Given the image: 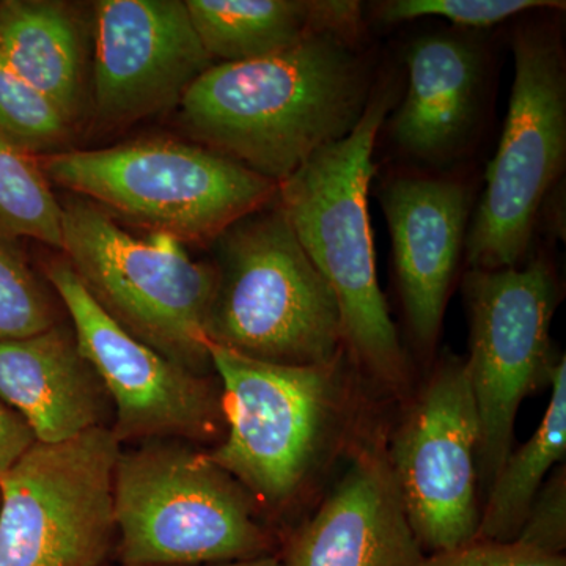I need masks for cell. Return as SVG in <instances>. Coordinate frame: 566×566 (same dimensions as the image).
<instances>
[{"instance_id":"cell-16","label":"cell","mask_w":566,"mask_h":566,"mask_svg":"<svg viewBox=\"0 0 566 566\" xmlns=\"http://www.w3.org/2000/svg\"><path fill=\"white\" fill-rule=\"evenodd\" d=\"M0 400L31 427L36 442L59 444L107 427L111 400L73 327L0 342Z\"/></svg>"},{"instance_id":"cell-3","label":"cell","mask_w":566,"mask_h":566,"mask_svg":"<svg viewBox=\"0 0 566 566\" xmlns=\"http://www.w3.org/2000/svg\"><path fill=\"white\" fill-rule=\"evenodd\" d=\"M256 505L192 444L155 441L122 450L114 472L115 564L219 565L281 554Z\"/></svg>"},{"instance_id":"cell-14","label":"cell","mask_w":566,"mask_h":566,"mask_svg":"<svg viewBox=\"0 0 566 566\" xmlns=\"http://www.w3.org/2000/svg\"><path fill=\"white\" fill-rule=\"evenodd\" d=\"M379 197L406 318L419 345L430 348L464 248L471 193L457 180L401 177L386 185Z\"/></svg>"},{"instance_id":"cell-27","label":"cell","mask_w":566,"mask_h":566,"mask_svg":"<svg viewBox=\"0 0 566 566\" xmlns=\"http://www.w3.org/2000/svg\"><path fill=\"white\" fill-rule=\"evenodd\" d=\"M35 442L28 422L0 400V479Z\"/></svg>"},{"instance_id":"cell-25","label":"cell","mask_w":566,"mask_h":566,"mask_svg":"<svg viewBox=\"0 0 566 566\" xmlns=\"http://www.w3.org/2000/svg\"><path fill=\"white\" fill-rule=\"evenodd\" d=\"M417 566H566L565 554H547L520 543L474 539L468 545L424 554Z\"/></svg>"},{"instance_id":"cell-26","label":"cell","mask_w":566,"mask_h":566,"mask_svg":"<svg viewBox=\"0 0 566 566\" xmlns=\"http://www.w3.org/2000/svg\"><path fill=\"white\" fill-rule=\"evenodd\" d=\"M565 474L542 488L515 542L547 554H564L566 546Z\"/></svg>"},{"instance_id":"cell-21","label":"cell","mask_w":566,"mask_h":566,"mask_svg":"<svg viewBox=\"0 0 566 566\" xmlns=\"http://www.w3.org/2000/svg\"><path fill=\"white\" fill-rule=\"evenodd\" d=\"M0 234L62 249V205L36 156L0 137Z\"/></svg>"},{"instance_id":"cell-28","label":"cell","mask_w":566,"mask_h":566,"mask_svg":"<svg viewBox=\"0 0 566 566\" xmlns=\"http://www.w3.org/2000/svg\"><path fill=\"white\" fill-rule=\"evenodd\" d=\"M106 566H132V565H122L112 564ZM199 566H283L281 554H274V556H264L259 558H252V560H243V562H232V564H219V565H199Z\"/></svg>"},{"instance_id":"cell-15","label":"cell","mask_w":566,"mask_h":566,"mask_svg":"<svg viewBox=\"0 0 566 566\" xmlns=\"http://www.w3.org/2000/svg\"><path fill=\"white\" fill-rule=\"evenodd\" d=\"M423 556L386 453L375 449L356 457L281 549L283 566H417Z\"/></svg>"},{"instance_id":"cell-19","label":"cell","mask_w":566,"mask_h":566,"mask_svg":"<svg viewBox=\"0 0 566 566\" xmlns=\"http://www.w3.org/2000/svg\"><path fill=\"white\" fill-rule=\"evenodd\" d=\"M0 54L77 129L91 107V85L87 32L73 7L54 0H3Z\"/></svg>"},{"instance_id":"cell-17","label":"cell","mask_w":566,"mask_h":566,"mask_svg":"<svg viewBox=\"0 0 566 566\" xmlns=\"http://www.w3.org/2000/svg\"><path fill=\"white\" fill-rule=\"evenodd\" d=\"M408 92L390 122L398 150L446 164L463 150L480 109L483 55L472 40L428 33L406 52Z\"/></svg>"},{"instance_id":"cell-18","label":"cell","mask_w":566,"mask_h":566,"mask_svg":"<svg viewBox=\"0 0 566 566\" xmlns=\"http://www.w3.org/2000/svg\"><path fill=\"white\" fill-rule=\"evenodd\" d=\"M211 61H260L324 32L357 33L360 6L349 0H186Z\"/></svg>"},{"instance_id":"cell-4","label":"cell","mask_w":566,"mask_h":566,"mask_svg":"<svg viewBox=\"0 0 566 566\" xmlns=\"http://www.w3.org/2000/svg\"><path fill=\"white\" fill-rule=\"evenodd\" d=\"M218 241L210 344L282 365L337 363L345 346L329 283L297 241L282 207L245 216Z\"/></svg>"},{"instance_id":"cell-12","label":"cell","mask_w":566,"mask_h":566,"mask_svg":"<svg viewBox=\"0 0 566 566\" xmlns=\"http://www.w3.org/2000/svg\"><path fill=\"white\" fill-rule=\"evenodd\" d=\"M479 412L461 360L436 370L395 431L387 463L423 554L476 538Z\"/></svg>"},{"instance_id":"cell-9","label":"cell","mask_w":566,"mask_h":566,"mask_svg":"<svg viewBox=\"0 0 566 566\" xmlns=\"http://www.w3.org/2000/svg\"><path fill=\"white\" fill-rule=\"evenodd\" d=\"M111 428L35 442L0 479V566H106L114 556Z\"/></svg>"},{"instance_id":"cell-5","label":"cell","mask_w":566,"mask_h":566,"mask_svg":"<svg viewBox=\"0 0 566 566\" xmlns=\"http://www.w3.org/2000/svg\"><path fill=\"white\" fill-rule=\"evenodd\" d=\"M222 390L226 434L208 457L256 504L292 502L334 449L346 419L340 360L282 365L208 342Z\"/></svg>"},{"instance_id":"cell-6","label":"cell","mask_w":566,"mask_h":566,"mask_svg":"<svg viewBox=\"0 0 566 566\" xmlns=\"http://www.w3.org/2000/svg\"><path fill=\"white\" fill-rule=\"evenodd\" d=\"M62 205L66 262L104 311L167 359L211 375L207 322L218 271L197 262L172 234L134 237L99 205Z\"/></svg>"},{"instance_id":"cell-2","label":"cell","mask_w":566,"mask_h":566,"mask_svg":"<svg viewBox=\"0 0 566 566\" xmlns=\"http://www.w3.org/2000/svg\"><path fill=\"white\" fill-rule=\"evenodd\" d=\"M390 106L392 93L379 88L356 128L314 153L279 185L277 196L297 241L335 294L346 348L371 378L401 392L408 359L379 289L368 216L371 156Z\"/></svg>"},{"instance_id":"cell-1","label":"cell","mask_w":566,"mask_h":566,"mask_svg":"<svg viewBox=\"0 0 566 566\" xmlns=\"http://www.w3.org/2000/svg\"><path fill=\"white\" fill-rule=\"evenodd\" d=\"M357 36L324 32L260 61L212 65L182 96V125L281 185L363 118L371 84Z\"/></svg>"},{"instance_id":"cell-10","label":"cell","mask_w":566,"mask_h":566,"mask_svg":"<svg viewBox=\"0 0 566 566\" xmlns=\"http://www.w3.org/2000/svg\"><path fill=\"white\" fill-rule=\"evenodd\" d=\"M471 314L465 374L479 412L476 474L486 491L512 453L513 428L528 394L549 382L551 319L557 289L543 260L526 268L471 270L464 281Z\"/></svg>"},{"instance_id":"cell-23","label":"cell","mask_w":566,"mask_h":566,"mask_svg":"<svg viewBox=\"0 0 566 566\" xmlns=\"http://www.w3.org/2000/svg\"><path fill=\"white\" fill-rule=\"evenodd\" d=\"M54 294L46 277L0 234V342L31 337L61 323Z\"/></svg>"},{"instance_id":"cell-7","label":"cell","mask_w":566,"mask_h":566,"mask_svg":"<svg viewBox=\"0 0 566 566\" xmlns=\"http://www.w3.org/2000/svg\"><path fill=\"white\" fill-rule=\"evenodd\" d=\"M50 182L180 241L216 240L277 196V182L207 147L170 139L36 158Z\"/></svg>"},{"instance_id":"cell-13","label":"cell","mask_w":566,"mask_h":566,"mask_svg":"<svg viewBox=\"0 0 566 566\" xmlns=\"http://www.w3.org/2000/svg\"><path fill=\"white\" fill-rule=\"evenodd\" d=\"M211 66L181 0L93 3L91 107L102 128L180 106Z\"/></svg>"},{"instance_id":"cell-20","label":"cell","mask_w":566,"mask_h":566,"mask_svg":"<svg viewBox=\"0 0 566 566\" xmlns=\"http://www.w3.org/2000/svg\"><path fill=\"white\" fill-rule=\"evenodd\" d=\"M551 398L545 417L534 436L510 453L493 485L488 490L485 512L480 513L475 539L512 543L542 491L547 472L566 453V360L554 365Z\"/></svg>"},{"instance_id":"cell-8","label":"cell","mask_w":566,"mask_h":566,"mask_svg":"<svg viewBox=\"0 0 566 566\" xmlns=\"http://www.w3.org/2000/svg\"><path fill=\"white\" fill-rule=\"evenodd\" d=\"M515 81L486 188L465 233L472 270L517 266L566 153V71L556 35L526 29L513 40Z\"/></svg>"},{"instance_id":"cell-11","label":"cell","mask_w":566,"mask_h":566,"mask_svg":"<svg viewBox=\"0 0 566 566\" xmlns=\"http://www.w3.org/2000/svg\"><path fill=\"white\" fill-rule=\"evenodd\" d=\"M44 277L66 308L85 359L114 406L111 431L126 442L211 444L226 434L222 390L129 334L93 300L66 260H51Z\"/></svg>"},{"instance_id":"cell-22","label":"cell","mask_w":566,"mask_h":566,"mask_svg":"<svg viewBox=\"0 0 566 566\" xmlns=\"http://www.w3.org/2000/svg\"><path fill=\"white\" fill-rule=\"evenodd\" d=\"M77 129L0 54V137L29 155L66 151Z\"/></svg>"},{"instance_id":"cell-24","label":"cell","mask_w":566,"mask_h":566,"mask_svg":"<svg viewBox=\"0 0 566 566\" xmlns=\"http://www.w3.org/2000/svg\"><path fill=\"white\" fill-rule=\"evenodd\" d=\"M553 7L564 9L565 3L551 0H392L378 7V18L395 24L438 17L464 28H490L524 11Z\"/></svg>"}]
</instances>
